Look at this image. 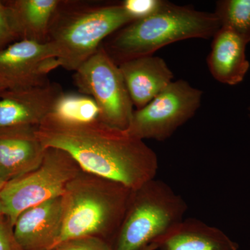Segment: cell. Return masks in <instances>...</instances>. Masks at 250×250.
I'll list each match as a JSON object with an SVG mask.
<instances>
[{
	"label": "cell",
	"instance_id": "6da1fadb",
	"mask_svg": "<svg viewBox=\"0 0 250 250\" xmlns=\"http://www.w3.org/2000/svg\"><path fill=\"white\" fill-rule=\"evenodd\" d=\"M44 147L62 149L84 172L114 181L134 190L155 178V152L127 130L97 121L75 123L49 115L36 127Z\"/></svg>",
	"mask_w": 250,
	"mask_h": 250
},
{
	"label": "cell",
	"instance_id": "7a4b0ae2",
	"mask_svg": "<svg viewBox=\"0 0 250 250\" xmlns=\"http://www.w3.org/2000/svg\"><path fill=\"white\" fill-rule=\"evenodd\" d=\"M214 13L164 1L155 12L126 24L108 37L103 47L117 65L154 55L166 45L187 39H209L220 29Z\"/></svg>",
	"mask_w": 250,
	"mask_h": 250
},
{
	"label": "cell",
	"instance_id": "3957f363",
	"mask_svg": "<svg viewBox=\"0 0 250 250\" xmlns=\"http://www.w3.org/2000/svg\"><path fill=\"white\" fill-rule=\"evenodd\" d=\"M131 192L123 184L81 170L67 184L62 196L63 223L56 247L83 237L100 238L111 246Z\"/></svg>",
	"mask_w": 250,
	"mask_h": 250
},
{
	"label": "cell",
	"instance_id": "277c9868",
	"mask_svg": "<svg viewBox=\"0 0 250 250\" xmlns=\"http://www.w3.org/2000/svg\"><path fill=\"white\" fill-rule=\"evenodd\" d=\"M133 21L122 2L61 0L46 42L53 47L60 67L75 72L108 37Z\"/></svg>",
	"mask_w": 250,
	"mask_h": 250
},
{
	"label": "cell",
	"instance_id": "5b68a950",
	"mask_svg": "<svg viewBox=\"0 0 250 250\" xmlns=\"http://www.w3.org/2000/svg\"><path fill=\"white\" fill-rule=\"evenodd\" d=\"M187 202L155 178L132 190L112 250H141L159 241L184 220Z\"/></svg>",
	"mask_w": 250,
	"mask_h": 250
},
{
	"label": "cell",
	"instance_id": "8992f818",
	"mask_svg": "<svg viewBox=\"0 0 250 250\" xmlns=\"http://www.w3.org/2000/svg\"><path fill=\"white\" fill-rule=\"evenodd\" d=\"M82 170L68 153L49 147L41 165L7 182L0 191L3 214L14 226L24 210L62 197L69 182Z\"/></svg>",
	"mask_w": 250,
	"mask_h": 250
},
{
	"label": "cell",
	"instance_id": "52a82bcc",
	"mask_svg": "<svg viewBox=\"0 0 250 250\" xmlns=\"http://www.w3.org/2000/svg\"><path fill=\"white\" fill-rule=\"evenodd\" d=\"M73 80L81 93L98 105L99 121L117 129H128L134 104L119 66L103 46L77 69Z\"/></svg>",
	"mask_w": 250,
	"mask_h": 250
},
{
	"label": "cell",
	"instance_id": "ba28073f",
	"mask_svg": "<svg viewBox=\"0 0 250 250\" xmlns=\"http://www.w3.org/2000/svg\"><path fill=\"white\" fill-rule=\"evenodd\" d=\"M202 95L187 81H173L146 106L134 110L126 130L143 141H166L195 116Z\"/></svg>",
	"mask_w": 250,
	"mask_h": 250
},
{
	"label": "cell",
	"instance_id": "9c48e42d",
	"mask_svg": "<svg viewBox=\"0 0 250 250\" xmlns=\"http://www.w3.org/2000/svg\"><path fill=\"white\" fill-rule=\"evenodd\" d=\"M60 67L48 42L20 40L0 50V84L19 90L44 84L49 72Z\"/></svg>",
	"mask_w": 250,
	"mask_h": 250
},
{
	"label": "cell",
	"instance_id": "30bf717a",
	"mask_svg": "<svg viewBox=\"0 0 250 250\" xmlns=\"http://www.w3.org/2000/svg\"><path fill=\"white\" fill-rule=\"evenodd\" d=\"M62 92L60 85L50 81L24 89L5 90L0 95V129L37 127L52 113Z\"/></svg>",
	"mask_w": 250,
	"mask_h": 250
},
{
	"label": "cell",
	"instance_id": "8fae6325",
	"mask_svg": "<svg viewBox=\"0 0 250 250\" xmlns=\"http://www.w3.org/2000/svg\"><path fill=\"white\" fill-rule=\"evenodd\" d=\"M63 215L62 197L31 207L16 219L15 237L24 250H52L62 233Z\"/></svg>",
	"mask_w": 250,
	"mask_h": 250
},
{
	"label": "cell",
	"instance_id": "7c38bea8",
	"mask_svg": "<svg viewBox=\"0 0 250 250\" xmlns=\"http://www.w3.org/2000/svg\"><path fill=\"white\" fill-rule=\"evenodd\" d=\"M36 129L34 126L0 129V174L6 183L35 170L42 163L46 148Z\"/></svg>",
	"mask_w": 250,
	"mask_h": 250
},
{
	"label": "cell",
	"instance_id": "4fadbf2b",
	"mask_svg": "<svg viewBox=\"0 0 250 250\" xmlns=\"http://www.w3.org/2000/svg\"><path fill=\"white\" fill-rule=\"evenodd\" d=\"M118 66L136 109L144 107L173 82V72L156 56L132 59Z\"/></svg>",
	"mask_w": 250,
	"mask_h": 250
},
{
	"label": "cell",
	"instance_id": "5bb4252c",
	"mask_svg": "<svg viewBox=\"0 0 250 250\" xmlns=\"http://www.w3.org/2000/svg\"><path fill=\"white\" fill-rule=\"evenodd\" d=\"M207 65L215 80L225 84L241 83L249 70L246 50L249 42L234 31L220 27L213 36Z\"/></svg>",
	"mask_w": 250,
	"mask_h": 250
},
{
	"label": "cell",
	"instance_id": "9a60e30c",
	"mask_svg": "<svg viewBox=\"0 0 250 250\" xmlns=\"http://www.w3.org/2000/svg\"><path fill=\"white\" fill-rule=\"evenodd\" d=\"M156 243L160 250H238L223 231L195 218L184 219Z\"/></svg>",
	"mask_w": 250,
	"mask_h": 250
},
{
	"label": "cell",
	"instance_id": "2e32d148",
	"mask_svg": "<svg viewBox=\"0 0 250 250\" xmlns=\"http://www.w3.org/2000/svg\"><path fill=\"white\" fill-rule=\"evenodd\" d=\"M60 3V0H19L10 5L21 40L47 42L51 22Z\"/></svg>",
	"mask_w": 250,
	"mask_h": 250
},
{
	"label": "cell",
	"instance_id": "e0dca14e",
	"mask_svg": "<svg viewBox=\"0 0 250 250\" xmlns=\"http://www.w3.org/2000/svg\"><path fill=\"white\" fill-rule=\"evenodd\" d=\"M51 115L69 123H87L98 120L100 111L90 96L62 92L57 99Z\"/></svg>",
	"mask_w": 250,
	"mask_h": 250
},
{
	"label": "cell",
	"instance_id": "ac0fdd59",
	"mask_svg": "<svg viewBox=\"0 0 250 250\" xmlns=\"http://www.w3.org/2000/svg\"><path fill=\"white\" fill-rule=\"evenodd\" d=\"M213 13L220 27L231 29L250 42V0L218 1Z\"/></svg>",
	"mask_w": 250,
	"mask_h": 250
},
{
	"label": "cell",
	"instance_id": "d6986e66",
	"mask_svg": "<svg viewBox=\"0 0 250 250\" xmlns=\"http://www.w3.org/2000/svg\"><path fill=\"white\" fill-rule=\"evenodd\" d=\"M18 36L19 35L11 9L0 1V50Z\"/></svg>",
	"mask_w": 250,
	"mask_h": 250
},
{
	"label": "cell",
	"instance_id": "ffe728a7",
	"mask_svg": "<svg viewBox=\"0 0 250 250\" xmlns=\"http://www.w3.org/2000/svg\"><path fill=\"white\" fill-rule=\"evenodd\" d=\"M52 250H112L107 242L95 237H83L68 240Z\"/></svg>",
	"mask_w": 250,
	"mask_h": 250
},
{
	"label": "cell",
	"instance_id": "44dd1931",
	"mask_svg": "<svg viewBox=\"0 0 250 250\" xmlns=\"http://www.w3.org/2000/svg\"><path fill=\"white\" fill-rule=\"evenodd\" d=\"M163 1V0H125L122 1V4L127 14L134 21H136L155 12Z\"/></svg>",
	"mask_w": 250,
	"mask_h": 250
},
{
	"label": "cell",
	"instance_id": "7402d4cb",
	"mask_svg": "<svg viewBox=\"0 0 250 250\" xmlns=\"http://www.w3.org/2000/svg\"><path fill=\"white\" fill-rule=\"evenodd\" d=\"M0 250H24L15 237L14 226L4 214H0Z\"/></svg>",
	"mask_w": 250,
	"mask_h": 250
},
{
	"label": "cell",
	"instance_id": "603a6c76",
	"mask_svg": "<svg viewBox=\"0 0 250 250\" xmlns=\"http://www.w3.org/2000/svg\"><path fill=\"white\" fill-rule=\"evenodd\" d=\"M158 249H159V243L155 242V243H151L150 245L146 246L141 250H156Z\"/></svg>",
	"mask_w": 250,
	"mask_h": 250
},
{
	"label": "cell",
	"instance_id": "cb8c5ba5",
	"mask_svg": "<svg viewBox=\"0 0 250 250\" xmlns=\"http://www.w3.org/2000/svg\"><path fill=\"white\" fill-rule=\"evenodd\" d=\"M6 182H5L4 179L1 177V174H0V191L2 190L3 188L4 187V186L6 185Z\"/></svg>",
	"mask_w": 250,
	"mask_h": 250
},
{
	"label": "cell",
	"instance_id": "d4e9b609",
	"mask_svg": "<svg viewBox=\"0 0 250 250\" xmlns=\"http://www.w3.org/2000/svg\"><path fill=\"white\" fill-rule=\"evenodd\" d=\"M5 90H6L5 89L4 87L2 86L1 84H0V95H1V93H3V92H4Z\"/></svg>",
	"mask_w": 250,
	"mask_h": 250
},
{
	"label": "cell",
	"instance_id": "484cf974",
	"mask_svg": "<svg viewBox=\"0 0 250 250\" xmlns=\"http://www.w3.org/2000/svg\"><path fill=\"white\" fill-rule=\"evenodd\" d=\"M0 214H3L2 206H1V202H0Z\"/></svg>",
	"mask_w": 250,
	"mask_h": 250
},
{
	"label": "cell",
	"instance_id": "4316f807",
	"mask_svg": "<svg viewBox=\"0 0 250 250\" xmlns=\"http://www.w3.org/2000/svg\"></svg>",
	"mask_w": 250,
	"mask_h": 250
}]
</instances>
